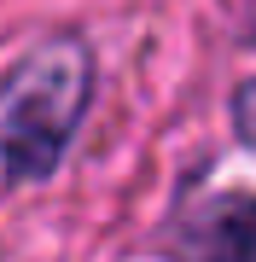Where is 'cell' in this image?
Returning a JSON list of instances; mask_svg holds the SVG:
<instances>
[{
    "label": "cell",
    "mask_w": 256,
    "mask_h": 262,
    "mask_svg": "<svg viewBox=\"0 0 256 262\" xmlns=\"http://www.w3.org/2000/svg\"><path fill=\"white\" fill-rule=\"evenodd\" d=\"M87 99H94V53L82 35H53L29 47L0 76V181L35 187L64 163Z\"/></svg>",
    "instance_id": "1"
},
{
    "label": "cell",
    "mask_w": 256,
    "mask_h": 262,
    "mask_svg": "<svg viewBox=\"0 0 256 262\" xmlns=\"http://www.w3.org/2000/svg\"><path fill=\"white\" fill-rule=\"evenodd\" d=\"M180 262H256V192H210L175 222Z\"/></svg>",
    "instance_id": "2"
},
{
    "label": "cell",
    "mask_w": 256,
    "mask_h": 262,
    "mask_svg": "<svg viewBox=\"0 0 256 262\" xmlns=\"http://www.w3.org/2000/svg\"><path fill=\"white\" fill-rule=\"evenodd\" d=\"M233 35L239 47H256V0H233Z\"/></svg>",
    "instance_id": "3"
}]
</instances>
